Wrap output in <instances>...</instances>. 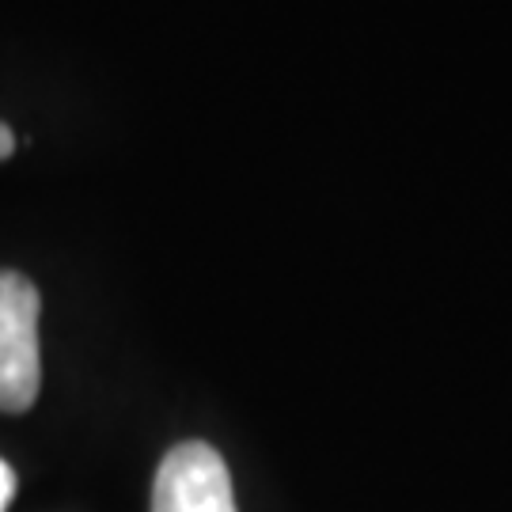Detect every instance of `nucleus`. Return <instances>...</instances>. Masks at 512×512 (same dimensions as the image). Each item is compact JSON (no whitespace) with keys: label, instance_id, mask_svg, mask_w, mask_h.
I'll return each instance as SVG.
<instances>
[{"label":"nucleus","instance_id":"obj_1","mask_svg":"<svg viewBox=\"0 0 512 512\" xmlns=\"http://www.w3.org/2000/svg\"><path fill=\"white\" fill-rule=\"evenodd\" d=\"M42 296L16 270H0V410H31L42 387V349H38Z\"/></svg>","mask_w":512,"mask_h":512},{"label":"nucleus","instance_id":"obj_2","mask_svg":"<svg viewBox=\"0 0 512 512\" xmlns=\"http://www.w3.org/2000/svg\"><path fill=\"white\" fill-rule=\"evenodd\" d=\"M152 512H236L228 463L213 444L183 440L167 452L152 482Z\"/></svg>","mask_w":512,"mask_h":512},{"label":"nucleus","instance_id":"obj_3","mask_svg":"<svg viewBox=\"0 0 512 512\" xmlns=\"http://www.w3.org/2000/svg\"><path fill=\"white\" fill-rule=\"evenodd\" d=\"M12 494H16V471H12V467L0 459V512L8 509Z\"/></svg>","mask_w":512,"mask_h":512},{"label":"nucleus","instance_id":"obj_4","mask_svg":"<svg viewBox=\"0 0 512 512\" xmlns=\"http://www.w3.org/2000/svg\"><path fill=\"white\" fill-rule=\"evenodd\" d=\"M12 152H16V137H12V129L0 122V160L12 156Z\"/></svg>","mask_w":512,"mask_h":512}]
</instances>
